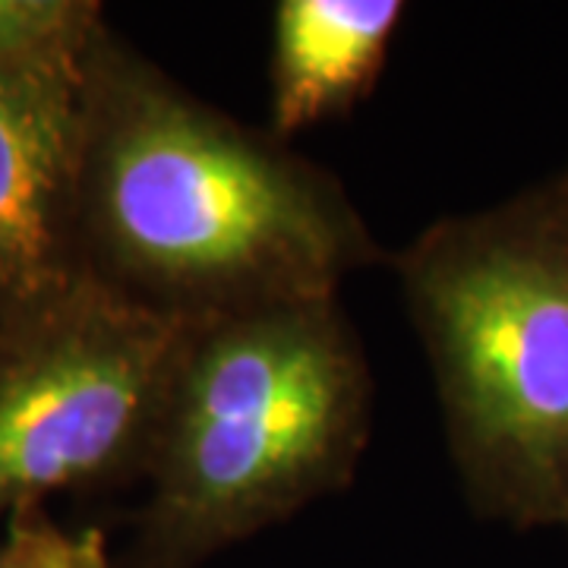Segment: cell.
<instances>
[{"label":"cell","instance_id":"cell-1","mask_svg":"<svg viewBox=\"0 0 568 568\" xmlns=\"http://www.w3.org/2000/svg\"><path fill=\"white\" fill-rule=\"evenodd\" d=\"M77 253L85 275L186 328L335 301L383 263L332 171L196 99L108 22L85 58Z\"/></svg>","mask_w":568,"mask_h":568},{"label":"cell","instance_id":"cell-2","mask_svg":"<svg viewBox=\"0 0 568 568\" xmlns=\"http://www.w3.org/2000/svg\"><path fill=\"white\" fill-rule=\"evenodd\" d=\"M369 424L373 373L338 297L190 328L114 568H203L345 489Z\"/></svg>","mask_w":568,"mask_h":568},{"label":"cell","instance_id":"cell-3","mask_svg":"<svg viewBox=\"0 0 568 568\" xmlns=\"http://www.w3.org/2000/svg\"><path fill=\"white\" fill-rule=\"evenodd\" d=\"M470 508L568 528V168L392 260Z\"/></svg>","mask_w":568,"mask_h":568},{"label":"cell","instance_id":"cell-4","mask_svg":"<svg viewBox=\"0 0 568 568\" xmlns=\"http://www.w3.org/2000/svg\"><path fill=\"white\" fill-rule=\"evenodd\" d=\"M186 332L85 272L0 316V530L145 477Z\"/></svg>","mask_w":568,"mask_h":568},{"label":"cell","instance_id":"cell-5","mask_svg":"<svg viewBox=\"0 0 568 568\" xmlns=\"http://www.w3.org/2000/svg\"><path fill=\"white\" fill-rule=\"evenodd\" d=\"M89 48L0 63V316L82 275L77 181Z\"/></svg>","mask_w":568,"mask_h":568},{"label":"cell","instance_id":"cell-6","mask_svg":"<svg viewBox=\"0 0 568 568\" xmlns=\"http://www.w3.org/2000/svg\"><path fill=\"white\" fill-rule=\"evenodd\" d=\"M405 10L398 0H282L272 17V133L287 140L361 102Z\"/></svg>","mask_w":568,"mask_h":568},{"label":"cell","instance_id":"cell-7","mask_svg":"<svg viewBox=\"0 0 568 568\" xmlns=\"http://www.w3.org/2000/svg\"><path fill=\"white\" fill-rule=\"evenodd\" d=\"M102 26L92 0H0V63L77 58Z\"/></svg>","mask_w":568,"mask_h":568},{"label":"cell","instance_id":"cell-8","mask_svg":"<svg viewBox=\"0 0 568 568\" xmlns=\"http://www.w3.org/2000/svg\"><path fill=\"white\" fill-rule=\"evenodd\" d=\"M0 568H114L99 528H63L44 508H29L0 530Z\"/></svg>","mask_w":568,"mask_h":568}]
</instances>
